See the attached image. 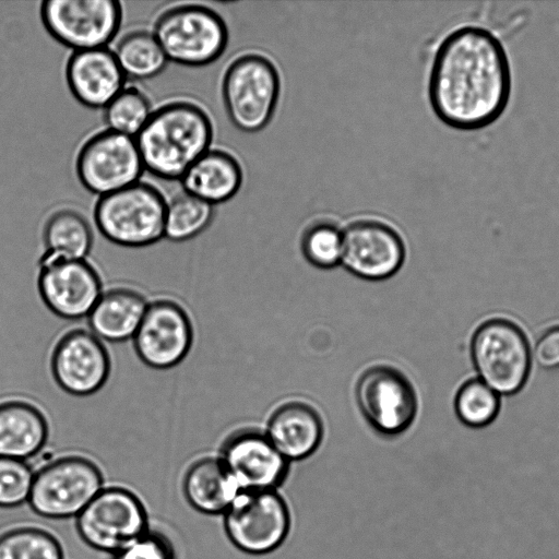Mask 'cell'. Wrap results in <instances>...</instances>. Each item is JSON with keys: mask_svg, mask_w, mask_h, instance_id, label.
Returning <instances> with one entry per match:
<instances>
[{"mask_svg": "<svg viewBox=\"0 0 559 559\" xmlns=\"http://www.w3.org/2000/svg\"><path fill=\"white\" fill-rule=\"evenodd\" d=\"M512 95V70L506 47L488 28L467 24L440 41L428 79L433 114L447 127L474 132L506 112Z\"/></svg>", "mask_w": 559, "mask_h": 559, "instance_id": "obj_1", "label": "cell"}, {"mask_svg": "<svg viewBox=\"0 0 559 559\" xmlns=\"http://www.w3.org/2000/svg\"><path fill=\"white\" fill-rule=\"evenodd\" d=\"M214 128L207 111L190 98H173L153 109L134 138L144 170L154 177L180 180L211 148Z\"/></svg>", "mask_w": 559, "mask_h": 559, "instance_id": "obj_2", "label": "cell"}, {"mask_svg": "<svg viewBox=\"0 0 559 559\" xmlns=\"http://www.w3.org/2000/svg\"><path fill=\"white\" fill-rule=\"evenodd\" d=\"M152 33L168 61L204 67L216 61L228 43L223 17L201 3L173 4L156 16Z\"/></svg>", "mask_w": 559, "mask_h": 559, "instance_id": "obj_3", "label": "cell"}, {"mask_svg": "<svg viewBox=\"0 0 559 559\" xmlns=\"http://www.w3.org/2000/svg\"><path fill=\"white\" fill-rule=\"evenodd\" d=\"M166 204L159 189L140 180L98 197L94 223L103 237L115 245L147 247L164 238Z\"/></svg>", "mask_w": 559, "mask_h": 559, "instance_id": "obj_4", "label": "cell"}, {"mask_svg": "<svg viewBox=\"0 0 559 559\" xmlns=\"http://www.w3.org/2000/svg\"><path fill=\"white\" fill-rule=\"evenodd\" d=\"M471 358L477 378L501 395H513L525 385L532 350L524 331L513 321L491 318L471 338Z\"/></svg>", "mask_w": 559, "mask_h": 559, "instance_id": "obj_5", "label": "cell"}, {"mask_svg": "<svg viewBox=\"0 0 559 559\" xmlns=\"http://www.w3.org/2000/svg\"><path fill=\"white\" fill-rule=\"evenodd\" d=\"M280 75L273 62L260 53H245L226 68L222 97L230 122L254 133L272 119L280 96Z\"/></svg>", "mask_w": 559, "mask_h": 559, "instance_id": "obj_6", "label": "cell"}, {"mask_svg": "<svg viewBox=\"0 0 559 559\" xmlns=\"http://www.w3.org/2000/svg\"><path fill=\"white\" fill-rule=\"evenodd\" d=\"M99 467L81 455L61 456L35 473L28 502L48 519L76 518L103 490Z\"/></svg>", "mask_w": 559, "mask_h": 559, "instance_id": "obj_7", "label": "cell"}, {"mask_svg": "<svg viewBox=\"0 0 559 559\" xmlns=\"http://www.w3.org/2000/svg\"><path fill=\"white\" fill-rule=\"evenodd\" d=\"M39 14L53 39L79 51L107 47L119 32L123 8L117 0H45Z\"/></svg>", "mask_w": 559, "mask_h": 559, "instance_id": "obj_8", "label": "cell"}, {"mask_svg": "<svg viewBox=\"0 0 559 559\" xmlns=\"http://www.w3.org/2000/svg\"><path fill=\"white\" fill-rule=\"evenodd\" d=\"M76 530L90 547L115 555L148 531L147 515L133 492L103 488L76 516Z\"/></svg>", "mask_w": 559, "mask_h": 559, "instance_id": "obj_9", "label": "cell"}, {"mask_svg": "<svg viewBox=\"0 0 559 559\" xmlns=\"http://www.w3.org/2000/svg\"><path fill=\"white\" fill-rule=\"evenodd\" d=\"M143 171L135 139L109 129L87 138L75 158L81 185L98 197L140 181Z\"/></svg>", "mask_w": 559, "mask_h": 559, "instance_id": "obj_10", "label": "cell"}, {"mask_svg": "<svg viewBox=\"0 0 559 559\" xmlns=\"http://www.w3.org/2000/svg\"><path fill=\"white\" fill-rule=\"evenodd\" d=\"M355 395L368 424L384 436L401 435L417 415L413 383L392 366L374 365L366 369L357 380Z\"/></svg>", "mask_w": 559, "mask_h": 559, "instance_id": "obj_11", "label": "cell"}, {"mask_svg": "<svg viewBox=\"0 0 559 559\" xmlns=\"http://www.w3.org/2000/svg\"><path fill=\"white\" fill-rule=\"evenodd\" d=\"M289 524L287 506L273 490L240 491L224 513L230 542L251 555L276 549L285 540Z\"/></svg>", "mask_w": 559, "mask_h": 559, "instance_id": "obj_12", "label": "cell"}, {"mask_svg": "<svg viewBox=\"0 0 559 559\" xmlns=\"http://www.w3.org/2000/svg\"><path fill=\"white\" fill-rule=\"evenodd\" d=\"M193 324L185 307L170 298L148 301L134 334L133 347L150 368L167 370L178 366L193 344Z\"/></svg>", "mask_w": 559, "mask_h": 559, "instance_id": "obj_13", "label": "cell"}, {"mask_svg": "<svg viewBox=\"0 0 559 559\" xmlns=\"http://www.w3.org/2000/svg\"><path fill=\"white\" fill-rule=\"evenodd\" d=\"M50 371L57 385L74 396H90L108 381L110 355L94 333L73 329L56 342L50 355Z\"/></svg>", "mask_w": 559, "mask_h": 559, "instance_id": "obj_14", "label": "cell"}, {"mask_svg": "<svg viewBox=\"0 0 559 559\" xmlns=\"http://www.w3.org/2000/svg\"><path fill=\"white\" fill-rule=\"evenodd\" d=\"M38 264L37 289L45 306L61 319L87 317L104 292L96 267L87 259Z\"/></svg>", "mask_w": 559, "mask_h": 559, "instance_id": "obj_15", "label": "cell"}, {"mask_svg": "<svg viewBox=\"0 0 559 559\" xmlns=\"http://www.w3.org/2000/svg\"><path fill=\"white\" fill-rule=\"evenodd\" d=\"M404 259L402 237L383 222L358 219L343 230L341 263L358 277L385 280L401 269Z\"/></svg>", "mask_w": 559, "mask_h": 559, "instance_id": "obj_16", "label": "cell"}, {"mask_svg": "<svg viewBox=\"0 0 559 559\" xmlns=\"http://www.w3.org/2000/svg\"><path fill=\"white\" fill-rule=\"evenodd\" d=\"M221 461L241 491L273 490L286 476L288 461L266 435L245 430L223 445Z\"/></svg>", "mask_w": 559, "mask_h": 559, "instance_id": "obj_17", "label": "cell"}, {"mask_svg": "<svg viewBox=\"0 0 559 559\" xmlns=\"http://www.w3.org/2000/svg\"><path fill=\"white\" fill-rule=\"evenodd\" d=\"M64 73L73 97L92 109H104L126 86L127 78L107 47L73 51Z\"/></svg>", "mask_w": 559, "mask_h": 559, "instance_id": "obj_18", "label": "cell"}, {"mask_svg": "<svg viewBox=\"0 0 559 559\" xmlns=\"http://www.w3.org/2000/svg\"><path fill=\"white\" fill-rule=\"evenodd\" d=\"M265 435L287 461L302 460L320 445L323 421L313 406L292 401L274 411Z\"/></svg>", "mask_w": 559, "mask_h": 559, "instance_id": "obj_19", "label": "cell"}, {"mask_svg": "<svg viewBox=\"0 0 559 559\" xmlns=\"http://www.w3.org/2000/svg\"><path fill=\"white\" fill-rule=\"evenodd\" d=\"M49 436L44 412L25 400L0 403V456L26 461L39 453Z\"/></svg>", "mask_w": 559, "mask_h": 559, "instance_id": "obj_20", "label": "cell"}, {"mask_svg": "<svg viewBox=\"0 0 559 559\" xmlns=\"http://www.w3.org/2000/svg\"><path fill=\"white\" fill-rule=\"evenodd\" d=\"M147 305L145 296L130 287L104 290L87 316L90 331L102 341L110 343L132 340Z\"/></svg>", "mask_w": 559, "mask_h": 559, "instance_id": "obj_21", "label": "cell"}, {"mask_svg": "<svg viewBox=\"0 0 559 559\" xmlns=\"http://www.w3.org/2000/svg\"><path fill=\"white\" fill-rule=\"evenodd\" d=\"M182 191L211 204L230 200L242 183V169L228 152L210 148L179 180Z\"/></svg>", "mask_w": 559, "mask_h": 559, "instance_id": "obj_22", "label": "cell"}, {"mask_svg": "<svg viewBox=\"0 0 559 559\" xmlns=\"http://www.w3.org/2000/svg\"><path fill=\"white\" fill-rule=\"evenodd\" d=\"M240 491L221 459L209 456L195 461L183 478L187 501L197 511L209 515L225 513Z\"/></svg>", "mask_w": 559, "mask_h": 559, "instance_id": "obj_23", "label": "cell"}, {"mask_svg": "<svg viewBox=\"0 0 559 559\" xmlns=\"http://www.w3.org/2000/svg\"><path fill=\"white\" fill-rule=\"evenodd\" d=\"M45 251L39 262L56 260H84L92 250V226L80 211L62 207L53 211L43 229Z\"/></svg>", "mask_w": 559, "mask_h": 559, "instance_id": "obj_24", "label": "cell"}, {"mask_svg": "<svg viewBox=\"0 0 559 559\" xmlns=\"http://www.w3.org/2000/svg\"><path fill=\"white\" fill-rule=\"evenodd\" d=\"M112 52L126 78L136 81L157 76L168 62L152 31L144 28L124 33Z\"/></svg>", "mask_w": 559, "mask_h": 559, "instance_id": "obj_25", "label": "cell"}, {"mask_svg": "<svg viewBox=\"0 0 559 559\" xmlns=\"http://www.w3.org/2000/svg\"><path fill=\"white\" fill-rule=\"evenodd\" d=\"M213 205L185 191L166 204L164 238L182 242L204 231L213 221Z\"/></svg>", "mask_w": 559, "mask_h": 559, "instance_id": "obj_26", "label": "cell"}, {"mask_svg": "<svg viewBox=\"0 0 559 559\" xmlns=\"http://www.w3.org/2000/svg\"><path fill=\"white\" fill-rule=\"evenodd\" d=\"M152 112L148 96L134 85H126L104 108V120L107 129L135 138Z\"/></svg>", "mask_w": 559, "mask_h": 559, "instance_id": "obj_27", "label": "cell"}, {"mask_svg": "<svg viewBox=\"0 0 559 559\" xmlns=\"http://www.w3.org/2000/svg\"><path fill=\"white\" fill-rule=\"evenodd\" d=\"M500 405V395L479 378L465 381L454 399L456 416L471 428L491 424L499 414Z\"/></svg>", "mask_w": 559, "mask_h": 559, "instance_id": "obj_28", "label": "cell"}, {"mask_svg": "<svg viewBox=\"0 0 559 559\" xmlns=\"http://www.w3.org/2000/svg\"><path fill=\"white\" fill-rule=\"evenodd\" d=\"M0 559H63V552L51 534L23 527L0 536Z\"/></svg>", "mask_w": 559, "mask_h": 559, "instance_id": "obj_29", "label": "cell"}, {"mask_svg": "<svg viewBox=\"0 0 559 559\" xmlns=\"http://www.w3.org/2000/svg\"><path fill=\"white\" fill-rule=\"evenodd\" d=\"M301 249L312 265L331 269L342 262L343 230L328 222L310 226L304 234Z\"/></svg>", "mask_w": 559, "mask_h": 559, "instance_id": "obj_30", "label": "cell"}, {"mask_svg": "<svg viewBox=\"0 0 559 559\" xmlns=\"http://www.w3.org/2000/svg\"><path fill=\"white\" fill-rule=\"evenodd\" d=\"M35 473L26 461L0 456V508L28 501Z\"/></svg>", "mask_w": 559, "mask_h": 559, "instance_id": "obj_31", "label": "cell"}, {"mask_svg": "<svg viewBox=\"0 0 559 559\" xmlns=\"http://www.w3.org/2000/svg\"><path fill=\"white\" fill-rule=\"evenodd\" d=\"M114 559H175V552L167 538L147 531L115 554Z\"/></svg>", "mask_w": 559, "mask_h": 559, "instance_id": "obj_32", "label": "cell"}, {"mask_svg": "<svg viewBox=\"0 0 559 559\" xmlns=\"http://www.w3.org/2000/svg\"><path fill=\"white\" fill-rule=\"evenodd\" d=\"M532 357L543 369H559V324L540 334L534 345Z\"/></svg>", "mask_w": 559, "mask_h": 559, "instance_id": "obj_33", "label": "cell"}]
</instances>
